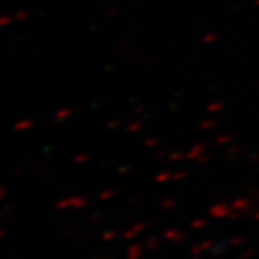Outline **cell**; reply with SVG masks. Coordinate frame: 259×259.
I'll return each instance as SVG.
<instances>
[{"label": "cell", "instance_id": "6da1fadb", "mask_svg": "<svg viewBox=\"0 0 259 259\" xmlns=\"http://www.w3.org/2000/svg\"><path fill=\"white\" fill-rule=\"evenodd\" d=\"M13 17H14V22H24V20H27L28 17H30V11H27V10L17 11Z\"/></svg>", "mask_w": 259, "mask_h": 259}, {"label": "cell", "instance_id": "7a4b0ae2", "mask_svg": "<svg viewBox=\"0 0 259 259\" xmlns=\"http://www.w3.org/2000/svg\"><path fill=\"white\" fill-rule=\"evenodd\" d=\"M11 22H14V17H13V16H8V14H2V16H0V28L10 25Z\"/></svg>", "mask_w": 259, "mask_h": 259}]
</instances>
